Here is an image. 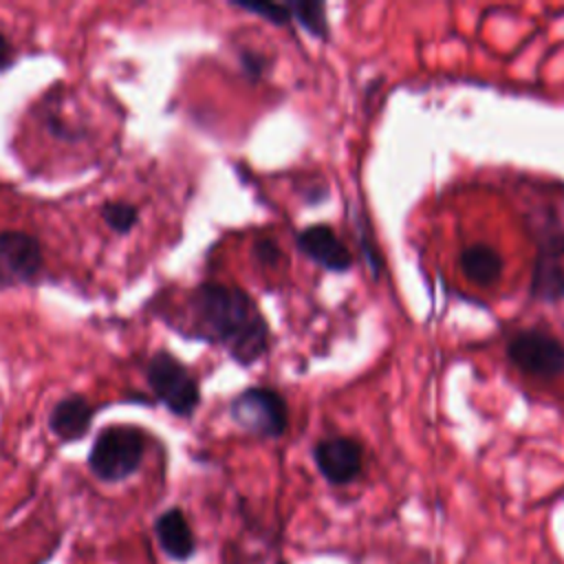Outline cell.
Listing matches in <instances>:
<instances>
[{"label":"cell","mask_w":564,"mask_h":564,"mask_svg":"<svg viewBox=\"0 0 564 564\" xmlns=\"http://www.w3.org/2000/svg\"><path fill=\"white\" fill-rule=\"evenodd\" d=\"M11 64H13V48L7 42V37L0 33V73L11 68Z\"/></svg>","instance_id":"ac0fdd59"},{"label":"cell","mask_w":564,"mask_h":564,"mask_svg":"<svg viewBox=\"0 0 564 564\" xmlns=\"http://www.w3.org/2000/svg\"><path fill=\"white\" fill-rule=\"evenodd\" d=\"M507 359L540 379H555L564 375V344L546 330L524 328L507 341Z\"/></svg>","instance_id":"5b68a950"},{"label":"cell","mask_w":564,"mask_h":564,"mask_svg":"<svg viewBox=\"0 0 564 564\" xmlns=\"http://www.w3.org/2000/svg\"><path fill=\"white\" fill-rule=\"evenodd\" d=\"M531 297L540 302H557L564 297V234L560 231L540 240L531 278Z\"/></svg>","instance_id":"9c48e42d"},{"label":"cell","mask_w":564,"mask_h":564,"mask_svg":"<svg viewBox=\"0 0 564 564\" xmlns=\"http://www.w3.org/2000/svg\"><path fill=\"white\" fill-rule=\"evenodd\" d=\"M154 397L176 416H192L200 403L196 377L170 352H156L145 370Z\"/></svg>","instance_id":"277c9868"},{"label":"cell","mask_w":564,"mask_h":564,"mask_svg":"<svg viewBox=\"0 0 564 564\" xmlns=\"http://www.w3.org/2000/svg\"><path fill=\"white\" fill-rule=\"evenodd\" d=\"M42 264V247L31 234L0 231V289L33 284Z\"/></svg>","instance_id":"8992f818"},{"label":"cell","mask_w":564,"mask_h":564,"mask_svg":"<svg viewBox=\"0 0 564 564\" xmlns=\"http://www.w3.org/2000/svg\"><path fill=\"white\" fill-rule=\"evenodd\" d=\"M192 313L198 335L223 346L240 366H251L269 350V324L238 286L203 282L192 295Z\"/></svg>","instance_id":"6da1fadb"},{"label":"cell","mask_w":564,"mask_h":564,"mask_svg":"<svg viewBox=\"0 0 564 564\" xmlns=\"http://www.w3.org/2000/svg\"><path fill=\"white\" fill-rule=\"evenodd\" d=\"M229 414L242 430L260 438H278L289 427L286 399L267 386H251L236 394Z\"/></svg>","instance_id":"3957f363"},{"label":"cell","mask_w":564,"mask_h":564,"mask_svg":"<svg viewBox=\"0 0 564 564\" xmlns=\"http://www.w3.org/2000/svg\"><path fill=\"white\" fill-rule=\"evenodd\" d=\"M234 7L238 9H245L249 13H256L260 18H264L267 22L275 24V26H286L291 24L293 15H291V9L286 2H234Z\"/></svg>","instance_id":"9a60e30c"},{"label":"cell","mask_w":564,"mask_h":564,"mask_svg":"<svg viewBox=\"0 0 564 564\" xmlns=\"http://www.w3.org/2000/svg\"><path fill=\"white\" fill-rule=\"evenodd\" d=\"M95 416V408L82 394H68L59 399L48 416L51 432L62 441H77L82 438Z\"/></svg>","instance_id":"8fae6325"},{"label":"cell","mask_w":564,"mask_h":564,"mask_svg":"<svg viewBox=\"0 0 564 564\" xmlns=\"http://www.w3.org/2000/svg\"><path fill=\"white\" fill-rule=\"evenodd\" d=\"M295 245L308 260H313L326 271L344 273V271H350L352 267L350 249L326 223H313L300 229L295 236Z\"/></svg>","instance_id":"ba28073f"},{"label":"cell","mask_w":564,"mask_h":564,"mask_svg":"<svg viewBox=\"0 0 564 564\" xmlns=\"http://www.w3.org/2000/svg\"><path fill=\"white\" fill-rule=\"evenodd\" d=\"M313 463L330 485H348L359 478L364 447L352 436H326L313 445Z\"/></svg>","instance_id":"52a82bcc"},{"label":"cell","mask_w":564,"mask_h":564,"mask_svg":"<svg viewBox=\"0 0 564 564\" xmlns=\"http://www.w3.org/2000/svg\"><path fill=\"white\" fill-rule=\"evenodd\" d=\"M145 452V441L141 430L132 425H110L101 430L90 447L88 467L106 482H119L132 476Z\"/></svg>","instance_id":"7a4b0ae2"},{"label":"cell","mask_w":564,"mask_h":564,"mask_svg":"<svg viewBox=\"0 0 564 564\" xmlns=\"http://www.w3.org/2000/svg\"><path fill=\"white\" fill-rule=\"evenodd\" d=\"M278 564H286V562H278Z\"/></svg>","instance_id":"d6986e66"},{"label":"cell","mask_w":564,"mask_h":564,"mask_svg":"<svg viewBox=\"0 0 564 564\" xmlns=\"http://www.w3.org/2000/svg\"><path fill=\"white\" fill-rule=\"evenodd\" d=\"M253 256L260 264H278L282 260V249L273 238H260L253 242Z\"/></svg>","instance_id":"2e32d148"},{"label":"cell","mask_w":564,"mask_h":564,"mask_svg":"<svg viewBox=\"0 0 564 564\" xmlns=\"http://www.w3.org/2000/svg\"><path fill=\"white\" fill-rule=\"evenodd\" d=\"M286 4L291 9L293 20L304 31H308L317 40H328L330 26H328L324 2H319V0H289Z\"/></svg>","instance_id":"4fadbf2b"},{"label":"cell","mask_w":564,"mask_h":564,"mask_svg":"<svg viewBox=\"0 0 564 564\" xmlns=\"http://www.w3.org/2000/svg\"><path fill=\"white\" fill-rule=\"evenodd\" d=\"M240 62H242V68L247 75L251 77H260L264 73V66H267V59L264 55H260L258 51H242L240 53Z\"/></svg>","instance_id":"e0dca14e"},{"label":"cell","mask_w":564,"mask_h":564,"mask_svg":"<svg viewBox=\"0 0 564 564\" xmlns=\"http://www.w3.org/2000/svg\"><path fill=\"white\" fill-rule=\"evenodd\" d=\"M101 216L106 220V225L117 231V234H128L137 220H139V214H137V207L126 203V200H110L101 207Z\"/></svg>","instance_id":"5bb4252c"},{"label":"cell","mask_w":564,"mask_h":564,"mask_svg":"<svg viewBox=\"0 0 564 564\" xmlns=\"http://www.w3.org/2000/svg\"><path fill=\"white\" fill-rule=\"evenodd\" d=\"M458 267L469 282L494 284L502 273V258L491 245L474 242L460 251Z\"/></svg>","instance_id":"7c38bea8"},{"label":"cell","mask_w":564,"mask_h":564,"mask_svg":"<svg viewBox=\"0 0 564 564\" xmlns=\"http://www.w3.org/2000/svg\"><path fill=\"white\" fill-rule=\"evenodd\" d=\"M154 535L163 553L176 562H185L196 551V540L185 513L178 507L163 511L154 522Z\"/></svg>","instance_id":"30bf717a"}]
</instances>
